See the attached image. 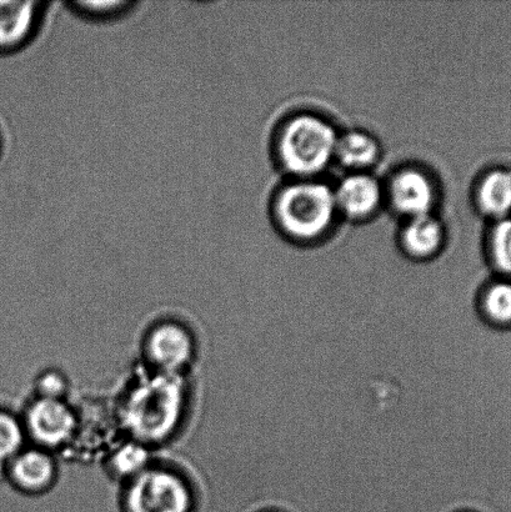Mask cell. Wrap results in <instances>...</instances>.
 Wrapping results in <instances>:
<instances>
[{"instance_id": "3", "label": "cell", "mask_w": 511, "mask_h": 512, "mask_svg": "<svg viewBox=\"0 0 511 512\" xmlns=\"http://www.w3.org/2000/svg\"><path fill=\"white\" fill-rule=\"evenodd\" d=\"M182 389L173 374L152 379L133 391L127 405V423L139 438L157 440L177 424Z\"/></svg>"}, {"instance_id": "17", "label": "cell", "mask_w": 511, "mask_h": 512, "mask_svg": "<svg viewBox=\"0 0 511 512\" xmlns=\"http://www.w3.org/2000/svg\"><path fill=\"white\" fill-rule=\"evenodd\" d=\"M490 253L495 269L511 279V219H502L493 230Z\"/></svg>"}, {"instance_id": "10", "label": "cell", "mask_w": 511, "mask_h": 512, "mask_svg": "<svg viewBox=\"0 0 511 512\" xmlns=\"http://www.w3.org/2000/svg\"><path fill=\"white\" fill-rule=\"evenodd\" d=\"M478 310L490 328L511 333V279L485 283L478 296Z\"/></svg>"}, {"instance_id": "7", "label": "cell", "mask_w": 511, "mask_h": 512, "mask_svg": "<svg viewBox=\"0 0 511 512\" xmlns=\"http://www.w3.org/2000/svg\"><path fill=\"white\" fill-rule=\"evenodd\" d=\"M390 198L399 213L410 219L430 214L435 199L433 183L418 169H404L390 183Z\"/></svg>"}, {"instance_id": "14", "label": "cell", "mask_w": 511, "mask_h": 512, "mask_svg": "<svg viewBox=\"0 0 511 512\" xmlns=\"http://www.w3.org/2000/svg\"><path fill=\"white\" fill-rule=\"evenodd\" d=\"M379 145L369 134L350 132L338 138L335 157L345 167L360 169L367 168L377 160Z\"/></svg>"}, {"instance_id": "9", "label": "cell", "mask_w": 511, "mask_h": 512, "mask_svg": "<svg viewBox=\"0 0 511 512\" xmlns=\"http://www.w3.org/2000/svg\"><path fill=\"white\" fill-rule=\"evenodd\" d=\"M337 209L349 218H364L372 214L382 199L378 180L368 174H353L342 180L334 192Z\"/></svg>"}, {"instance_id": "13", "label": "cell", "mask_w": 511, "mask_h": 512, "mask_svg": "<svg viewBox=\"0 0 511 512\" xmlns=\"http://www.w3.org/2000/svg\"><path fill=\"white\" fill-rule=\"evenodd\" d=\"M480 208L493 218L504 219L511 210V173L495 170L483 179L478 190Z\"/></svg>"}, {"instance_id": "16", "label": "cell", "mask_w": 511, "mask_h": 512, "mask_svg": "<svg viewBox=\"0 0 511 512\" xmlns=\"http://www.w3.org/2000/svg\"><path fill=\"white\" fill-rule=\"evenodd\" d=\"M150 455L144 446L139 444H127L122 446L112 459L115 473L124 478H137L147 470Z\"/></svg>"}, {"instance_id": "15", "label": "cell", "mask_w": 511, "mask_h": 512, "mask_svg": "<svg viewBox=\"0 0 511 512\" xmlns=\"http://www.w3.org/2000/svg\"><path fill=\"white\" fill-rule=\"evenodd\" d=\"M75 17L93 23L114 22L122 19L137 7V2H69L65 3Z\"/></svg>"}, {"instance_id": "2", "label": "cell", "mask_w": 511, "mask_h": 512, "mask_svg": "<svg viewBox=\"0 0 511 512\" xmlns=\"http://www.w3.org/2000/svg\"><path fill=\"white\" fill-rule=\"evenodd\" d=\"M337 212L334 190L318 182L289 185L279 194L275 214L285 232L299 239L319 237Z\"/></svg>"}, {"instance_id": "20", "label": "cell", "mask_w": 511, "mask_h": 512, "mask_svg": "<svg viewBox=\"0 0 511 512\" xmlns=\"http://www.w3.org/2000/svg\"><path fill=\"white\" fill-rule=\"evenodd\" d=\"M2 152H3V139H2V134H0V157H2Z\"/></svg>"}, {"instance_id": "11", "label": "cell", "mask_w": 511, "mask_h": 512, "mask_svg": "<svg viewBox=\"0 0 511 512\" xmlns=\"http://www.w3.org/2000/svg\"><path fill=\"white\" fill-rule=\"evenodd\" d=\"M10 474L20 489L37 493L52 484L55 466L52 458L43 451H24L15 456Z\"/></svg>"}, {"instance_id": "6", "label": "cell", "mask_w": 511, "mask_h": 512, "mask_svg": "<svg viewBox=\"0 0 511 512\" xmlns=\"http://www.w3.org/2000/svg\"><path fill=\"white\" fill-rule=\"evenodd\" d=\"M27 424L38 443L55 448L72 438L77 419L62 400L40 398L29 409Z\"/></svg>"}, {"instance_id": "8", "label": "cell", "mask_w": 511, "mask_h": 512, "mask_svg": "<svg viewBox=\"0 0 511 512\" xmlns=\"http://www.w3.org/2000/svg\"><path fill=\"white\" fill-rule=\"evenodd\" d=\"M147 350L154 365L164 373L173 374L190 360L193 341L188 331L179 325L164 324L150 334Z\"/></svg>"}, {"instance_id": "4", "label": "cell", "mask_w": 511, "mask_h": 512, "mask_svg": "<svg viewBox=\"0 0 511 512\" xmlns=\"http://www.w3.org/2000/svg\"><path fill=\"white\" fill-rule=\"evenodd\" d=\"M125 504L128 512H189L192 496L179 476L147 469L133 479Z\"/></svg>"}, {"instance_id": "5", "label": "cell", "mask_w": 511, "mask_h": 512, "mask_svg": "<svg viewBox=\"0 0 511 512\" xmlns=\"http://www.w3.org/2000/svg\"><path fill=\"white\" fill-rule=\"evenodd\" d=\"M48 2H0V55L22 52L38 37Z\"/></svg>"}, {"instance_id": "1", "label": "cell", "mask_w": 511, "mask_h": 512, "mask_svg": "<svg viewBox=\"0 0 511 512\" xmlns=\"http://www.w3.org/2000/svg\"><path fill=\"white\" fill-rule=\"evenodd\" d=\"M338 134L324 119L299 115L285 125L278 140L279 158L290 173L318 174L335 157Z\"/></svg>"}, {"instance_id": "12", "label": "cell", "mask_w": 511, "mask_h": 512, "mask_svg": "<svg viewBox=\"0 0 511 512\" xmlns=\"http://www.w3.org/2000/svg\"><path fill=\"white\" fill-rule=\"evenodd\" d=\"M442 224L432 215L410 219L404 230V248L418 259H427L438 252L443 244Z\"/></svg>"}, {"instance_id": "18", "label": "cell", "mask_w": 511, "mask_h": 512, "mask_svg": "<svg viewBox=\"0 0 511 512\" xmlns=\"http://www.w3.org/2000/svg\"><path fill=\"white\" fill-rule=\"evenodd\" d=\"M23 429L12 415L0 413V463L14 459L23 445Z\"/></svg>"}, {"instance_id": "19", "label": "cell", "mask_w": 511, "mask_h": 512, "mask_svg": "<svg viewBox=\"0 0 511 512\" xmlns=\"http://www.w3.org/2000/svg\"><path fill=\"white\" fill-rule=\"evenodd\" d=\"M38 390L43 399L60 400L67 390V385L58 374L49 373L39 380Z\"/></svg>"}]
</instances>
